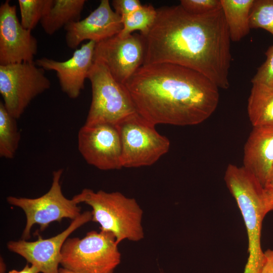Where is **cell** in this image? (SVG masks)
Wrapping results in <instances>:
<instances>
[{"label":"cell","instance_id":"cell-1","mask_svg":"<svg viewBox=\"0 0 273 273\" xmlns=\"http://www.w3.org/2000/svg\"><path fill=\"white\" fill-rule=\"evenodd\" d=\"M143 37L144 64L183 66L203 74L218 88L229 87L231 40L222 9L195 15L180 4L161 7Z\"/></svg>","mask_w":273,"mask_h":273},{"label":"cell","instance_id":"cell-2","mask_svg":"<svg viewBox=\"0 0 273 273\" xmlns=\"http://www.w3.org/2000/svg\"><path fill=\"white\" fill-rule=\"evenodd\" d=\"M124 85L138 114L155 125L200 124L219 102L218 87L209 78L174 64H144Z\"/></svg>","mask_w":273,"mask_h":273},{"label":"cell","instance_id":"cell-3","mask_svg":"<svg viewBox=\"0 0 273 273\" xmlns=\"http://www.w3.org/2000/svg\"><path fill=\"white\" fill-rule=\"evenodd\" d=\"M224 179L240 209L248 236L249 255L243 273H259L264 256L261 245V229L267 214L265 189L243 166L229 164Z\"/></svg>","mask_w":273,"mask_h":273},{"label":"cell","instance_id":"cell-4","mask_svg":"<svg viewBox=\"0 0 273 273\" xmlns=\"http://www.w3.org/2000/svg\"><path fill=\"white\" fill-rule=\"evenodd\" d=\"M72 199L77 204L90 206L92 221L100 224L101 231L112 234L118 244L125 240L137 242L144 238L143 212L134 199L119 192H94L89 189H83Z\"/></svg>","mask_w":273,"mask_h":273},{"label":"cell","instance_id":"cell-5","mask_svg":"<svg viewBox=\"0 0 273 273\" xmlns=\"http://www.w3.org/2000/svg\"><path fill=\"white\" fill-rule=\"evenodd\" d=\"M114 236L92 231L85 237L68 238L61 250L62 267L79 273H113L121 261Z\"/></svg>","mask_w":273,"mask_h":273},{"label":"cell","instance_id":"cell-6","mask_svg":"<svg viewBox=\"0 0 273 273\" xmlns=\"http://www.w3.org/2000/svg\"><path fill=\"white\" fill-rule=\"evenodd\" d=\"M88 79L92 96L84 124L117 125L138 113L125 85L115 80L104 65L94 62Z\"/></svg>","mask_w":273,"mask_h":273},{"label":"cell","instance_id":"cell-7","mask_svg":"<svg viewBox=\"0 0 273 273\" xmlns=\"http://www.w3.org/2000/svg\"><path fill=\"white\" fill-rule=\"evenodd\" d=\"M116 125L121 140L122 167L152 165L169 150V140L138 113Z\"/></svg>","mask_w":273,"mask_h":273},{"label":"cell","instance_id":"cell-8","mask_svg":"<svg viewBox=\"0 0 273 273\" xmlns=\"http://www.w3.org/2000/svg\"><path fill=\"white\" fill-rule=\"evenodd\" d=\"M63 172L62 169H59L53 172L51 188L40 197L28 198L11 196L7 198L8 203L20 208L25 214L26 222L22 235L23 240L30 237V231L34 224H38L43 231L53 222H60L63 218L74 220L81 214L78 204L73 199L66 198L62 193L60 179Z\"/></svg>","mask_w":273,"mask_h":273},{"label":"cell","instance_id":"cell-9","mask_svg":"<svg viewBox=\"0 0 273 273\" xmlns=\"http://www.w3.org/2000/svg\"><path fill=\"white\" fill-rule=\"evenodd\" d=\"M44 71L34 61L0 65V94L6 109L16 119L35 97L50 88Z\"/></svg>","mask_w":273,"mask_h":273},{"label":"cell","instance_id":"cell-10","mask_svg":"<svg viewBox=\"0 0 273 273\" xmlns=\"http://www.w3.org/2000/svg\"><path fill=\"white\" fill-rule=\"evenodd\" d=\"M145 42L141 34H118L96 43L94 62L105 66L111 76L125 84L144 63Z\"/></svg>","mask_w":273,"mask_h":273},{"label":"cell","instance_id":"cell-11","mask_svg":"<svg viewBox=\"0 0 273 273\" xmlns=\"http://www.w3.org/2000/svg\"><path fill=\"white\" fill-rule=\"evenodd\" d=\"M78 149L89 165L103 170L122 168L121 143L116 125L84 124L77 135Z\"/></svg>","mask_w":273,"mask_h":273},{"label":"cell","instance_id":"cell-12","mask_svg":"<svg viewBox=\"0 0 273 273\" xmlns=\"http://www.w3.org/2000/svg\"><path fill=\"white\" fill-rule=\"evenodd\" d=\"M91 211H85L72 220L61 233L48 239L40 237L34 241L25 240L11 241L7 248L26 259L28 263L36 266L42 273H58L61 263L63 245L71 233L85 223L92 221Z\"/></svg>","mask_w":273,"mask_h":273},{"label":"cell","instance_id":"cell-13","mask_svg":"<svg viewBox=\"0 0 273 273\" xmlns=\"http://www.w3.org/2000/svg\"><path fill=\"white\" fill-rule=\"evenodd\" d=\"M37 41L18 20L16 6L6 0L0 6V65L34 62Z\"/></svg>","mask_w":273,"mask_h":273},{"label":"cell","instance_id":"cell-14","mask_svg":"<svg viewBox=\"0 0 273 273\" xmlns=\"http://www.w3.org/2000/svg\"><path fill=\"white\" fill-rule=\"evenodd\" d=\"M122 28L121 17L112 9L108 0H102L86 17L64 27L66 43L75 49L84 40L98 43L118 34Z\"/></svg>","mask_w":273,"mask_h":273},{"label":"cell","instance_id":"cell-15","mask_svg":"<svg viewBox=\"0 0 273 273\" xmlns=\"http://www.w3.org/2000/svg\"><path fill=\"white\" fill-rule=\"evenodd\" d=\"M96 43L88 41L76 49L69 59L58 61L46 57L36 60L35 63L44 70L55 71L61 90L70 98H78L84 87V82L94 64Z\"/></svg>","mask_w":273,"mask_h":273},{"label":"cell","instance_id":"cell-16","mask_svg":"<svg viewBox=\"0 0 273 273\" xmlns=\"http://www.w3.org/2000/svg\"><path fill=\"white\" fill-rule=\"evenodd\" d=\"M243 166L265 188L273 166V126L253 127L244 146Z\"/></svg>","mask_w":273,"mask_h":273},{"label":"cell","instance_id":"cell-17","mask_svg":"<svg viewBox=\"0 0 273 273\" xmlns=\"http://www.w3.org/2000/svg\"><path fill=\"white\" fill-rule=\"evenodd\" d=\"M85 0H52L40 23L44 31L52 35L68 24L80 20Z\"/></svg>","mask_w":273,"mask_h":273},{"label":"cell","instance_id":"cell-18","mask_svg":"<svg viewBox=\"0 0 273 273\" xmlns=\"http://www.w3.org/2000/svg\"><path fill=\"white\" fill-rule=\"evenodd\" d=\"M231 40L237 42L250 32V15L254 0H220Z\"/></svg>","mask_w":273,"mask_h":273},{"label":"cell","instance_id":"cell-19","mask_svg":"<svg viewBox=\"0 0 273 273\" xmlns=\"http://www.w3.org/2000/svg\"><path fill=\"white\" fill-rule=\"evenodd\" d=\"M247 111L253 127L273 126V86L252 84Z\"/></svg>","mask_w":273,"mask_h":273},{"label":"cell","instance_id":"cell-20","mask_svg":"<svg viewBox=\"0 0 273 273\" xmlns=\"http://www.w3.org/2000/svg\"><path fill=\"white\" fill-rule=\"evenodd\" d=\"M17 119L7 110L3 102H0V156L13 158L17 152L20 140V133Z\"/></svg>","mask_w":273,"mask_h":273},{"label":"cell","instance_id":"cell-21","mask_svg":"<svg viewBox=\"0 0 273 273\" xmlns=\"http://www.w3.org/2000/svg\"><path fill=\"white\" fill-rule=\"evenodd\" d=\"M157 16V9L151 5H142L130 14L121 17L123 28L118 35L126 37L134 31L145 36L150 30Z\"/></svg>","mask_w":273,"mask_h":273},{"label":"cell","instance_id":"cell-22","mask_svg":"<svg viewBox=\"0 0 273 273\" xmlns=\"http://www.w3.org/2000/svg\"><path fill=\"white\" fill-rule=\"evenodd\" d=\"M52 0H18L22 26L32 30L50 7Z\"/></svg>","mask_w":273,"mask_h":273},{"label":"cell","instance_id":"cell-23","mask_svg":"<svg viewBox=\"0 0 273 273\" xmlns=\"http://www.w3.org/2000/svg\"><path fill=\"white\" fill-rule=\"evenodd\" d=\"M250 28H262L273 35V0H254L250 15Z\"/></svg>","mask_w":273,"mask_h":273},{"label":"cell","instance_id":"cell-24","mask_svg":"<svg viewBox=\"0 0 273 273\" xmlns=\"http://www.w3.org/2000/svg\"><path fill=\"white\" fill-rule=\"evenodd\" d=\"M265 54L266 60L257 69L251 82L273 86V45L269 47Z\"/></svg>","mask_w":273,"mask_h":273},{"label":"cell","instance_id":"cell-25","mask_svg":"<svg viewBox=\"0 0 273 273\" xmlns=\"http://www.w3.org/2000/svg\"><path fill=\"white\" fill-rule=\"evenodd\" d=\"M180 5L187 12L202 15L221 9L220 0H181Z\"/></svg>","mask_w":273,"mask_h":273},{"label":"cell","instance_id":"cell-26","mask_svg":"<svg viewBox=\"0 0 273 273\" xmlns=\"http://www.w3.org/2000/svg\"><path fill=\"white\" fill-rule=\"evenodd\" d=\"M112 5L114 11L122 17L130 14L142 5L139 0H113Z\"/></svg>","mask_w":273,"mask_h":273},{"label":"cell","instance_id":"cell-27","mask_svg":"<svg viewBox=\"0 0 273 273\" xmlns=\"http://www.w3.org/2000/svg\"><path fill=\"white\" fill-rule=\"evenodd\" d=\"M259 273H273V249L264 252L262 264Z\"/></svg>","mask_w":273,"mask_h":273},{"label":"cell","instance_id":"cell-28","mask_svg":"<svg viewBox=\"0 0 273 273\" xmlns=\"http://www.w3.org/2000/svg\"><path fill=\"white\" fill-rule=\"evenodd\" d=\"M265 189V208L266 213L273 210V189Z\"/></svg>","mask_w":273,"mask_h":273},{"label":"cell","instance_id":"cell-29","mask_svg":"<svg viewBox=\"0 0 273 273\" xmlns=\"http://www.w3.org/2000/svg\"><path fill=\"white\" fill-rule=\"evenodd\" d=\"M39 269L33 265H29L27 264L25 267L21 270L12 269L9 271V273H39Z\"/></svg>","mask_w":273,"mask_h":273},{"label":"cell","instance_id":"cell-30","mask_svg":"<svg viewBox=\"0 0 273 273\" xmlns=\"http://www.w3.org/2000/svg\"><path fill=\"white\" fill-rule=\"evenodd\" d=\"M265 189H273V166L270 171L267 185Z\"/></svg>","mask_w":273,"mask_h":273},{"label":"cell","instance_id":"cell-31","mask_svg":"<svg viewBox=\"0 0 273 273\" xmlns=\"http://www.w3.org/2000/svg\"><path fill=\"white\" fill-rule=\"evenodd\" d=\"M58 273H79V272H75L71 270L64 268V267H60Z\"/></svg>","mask_w":273,"mask_h":273},{"label":"cell","instance_id":"cell-32","mask_svg":"<svg viewBox=\"0 0 273 273\" xmlns=\"http://www.w3.org/2000/svg\"><path fill=\"white\" fill-rule=\"evenodd\" d=\"M1 265V269H0V270H1V273H5L6 272V265L3 260V259L1 258V263H0Z\"/></svg>","mask_w":273,"mask_h":273}]
</instances>
